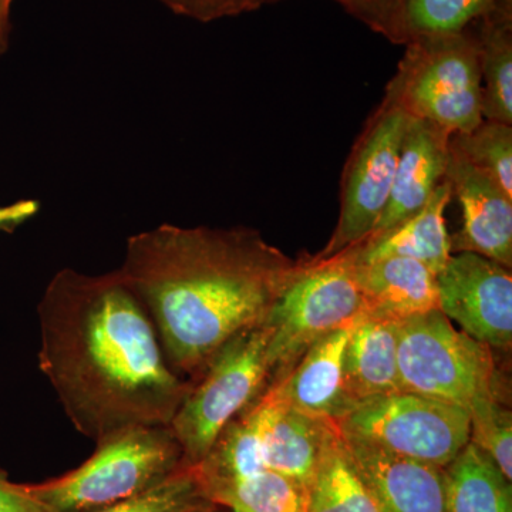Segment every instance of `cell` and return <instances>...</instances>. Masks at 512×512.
<instances>
[{
  "label": "cell",
  "instance_id": "cell-15",
  "mask_svg": "<svg viewBox=\"0 0 512 512\" xmlns=\"http://www.w3.org/2000/svg\"><path fill=\"white\" fill-rule=\"evenodd\" d=\"M355 325L313 343L291 372L268 389L292 409L338 424L353 409L343 383V355Z\"/></svg>",
  "mask_w": 512,
  "mask_h": 512
},
{
  "label": "cell",
  "instance_id": "cell-5",
  "mask_svg": "<svg viewBox=\"0 0 512 512\" xmlns=\"http://www.w3.org/2000/svg\"><path fill=\"white\" fill-rule=\"evenodd\" d=\"M400 392L468 410L504 396L494 350L457 330L440 309L399 322Z\"/></svg>",
  "mask_w": 512,
  "mask_h": 512
},
{
  "label": "cell",
  "instance_id": "cell-18",
  "mask_svg": "<svg viewBox=\"0 0 512 512\" xmlns=\"http://www.w3.org/2000/svg\"><path fill=\"white\" fill-rule=\"evenodd\" d=\"M451 198L453 191L444 180L429 202L409 220L384 234L365 239L355 247L348 248V251L357 262L376 261L390 256L416 259L439 274L453 255L444 218Z\"/></svg>",
  "mask_w": 512,
  "mask_h": 512
},
{
  "label": "cell",
  "instance_id": "cell-21",
  "mask_svg": "<svg viewBox=\"0 0 512 512\" xmlns=\"http://www.w3.org/2000/svg\"><path fill=\"white\" fill-rule=\"evenodd\" d=\"M480 53L483 120L512 126V9L473 26Z\"/></svg>",
  "mask_w": 512,
  "mask_h": 512
},
{
  "label": "cell",
  "instance_id": "cell-11",
  "mask_svg": "<svg viewBox=\"0 0 512 512\" xmlns=\"http://www.w3.org/2000/svg\"><path fill=\"white\" fill-rule=\"evenodd\" d=\"M446 181L460 202L463 227L451 252H474L512 268V197L493 178L450 153Z\"/></svg>",
  "mask_w": 512,
  "mask_h": 512
},
{
  "label": "cell",
  "instance_id": "cell-16",
  "mask_svg": "<svg viewBox=\"0 0 512 512\" xmlns=\"http://www.w3.org/2000/svg\"><path fill=\"white\" fill-rule=\"evenodd\" d=\"M353 264L367 313L400 322L439 309L437 274L416 259L390 256Z\"/></svg>",
  "mask_w": 512,
  "mask_h": 512
},
{
  "label": "cell",
  "instance_id": "cell-26",
  "mask_svg": "<svg viewBox=\"0 0 512 512\" xmlns=\"http://www.w3.org/2000/svg\"><path fill=\"white\" fill-rule=\"evenodd\" d=\"M504 396L490 397L474 404L470 414V441L497 464L512 480V413Z\"/></svg>",
  "mask_w": 512,
  "mask_h": 512
},
{
  "label": "cell",
  "instance_id": "cell-20",
  "mask_svg": "<svg viewBox=\"0 0 512 512\" xmlns=\"http://www.w3.org/2000/svg\"><path fill=\"white\" fill-rule=\"evenodd\" d=\"M446 512H512L511 481L476 444L444 467Z\"/></svg>",
  "mask_w": 512,
  "mask_h": 512
},
{
  "label": "cell",
  "instance_id": "cell-23",
  "mask_svg": "<svg viewBox=\"0 0 512 512\" xmlns=\"http://www.w3.org/2000/svg\"><path fill=\"white\" fill-rule=\"evenodd\" d=\"M207 497L234 512H306L305 491L274 471L220 485Z\"/></svg>",
  "mask_w": 512,
  "mask_h": 512
},
{
  "label": "cell",
  "instance_id": "cell-19",
  "mask_svg": "<svg viewBox=\"0 0 512 512\" xmlns=\"http://www.w3.org/2000/svg\"><path fill=\"white\" fill-rule=\"evenodd\" d=\"M512 9V0H394L380 35L396 45L421 37L466 32L487 16Z\"/></svg>",
  "mask_w": 512,
  "mask_h": 512
},
{
  "label": "cell",
  "instance_id": "cell-1",
  "mask_svg": "<svg viewBox=\"0 0 512 512\" xmlns=\"http://www.w3.org/2000/svg\"><path fill=\"white\" fill-rule=\"evenodd\" d=\"M39 369L74 429L94 441L168 426L191 389L165 359L150 316L117 271L60 269L37 306Z\"/></svg>",
  "mask_w": 512,
  "mask_h": 512
},
{
  "label": "cell",
  "instance_id": "cell-3",
  "mask_svg": "<svg viewBox=\"0 0 512 512\" xmlns=\"http://www.w3.org/2000/svg\"><path fill=\"white\" fill-rule=\"evenodd\" d=\"M185 466L168 426H131L97 440L82 466L29 490L49 512H92L146 493Z\"/></svg>",
  "mask_w": 512,
  "mask_h": 512
},
{
  "label": "cell",
  "instance_id": "cell-33",
  "mask_svg": "<svg viewBox=\"0 0 512 512\" xmlns=\"http://www.w3.org/2000/svg\"><path fill=\"white\" fill-rule=\"evenodd\" d=\"M6 47H8V45H5V43H3L2 40H0V55H2L3 52H5Z\"/></svg>",
  "mask_w": 512,
  "mask_h": 512
},
{
  "label": "cell",
  "instance_id": "cell-12",
  "mask_svg": "<svg viewBox=\"0 0 512 512\" xmlns=\"http://www.w3.org/2000/svg\"><path fill=\"white\" fill-rule=\"evenodd\" d=\"M339 434L350 463L382 512H446L443 467Z\"/></svg>",
  "mask_w": 512,
  "mask_h": 512
},
{
  "label": "cell",
  "instance_id": "cell-6",
  "mask_svg": "<svg viewBox=\"0 0 512 512\" xmlns=\"http://www.w3.org/2000/svg\"><path fill=\"white\" fill-rule=\"evenodd\" d=\"M414 119L450 134L468 133L483 121L480 53L473 28L407 43L386 92Z\"/></svg>",
  "mask_w": 512,
  "mask_h": 512
},
{
  "label": "cell",
  "instance_id": "cell-9",
  "mask_svg": "<svg viewBox=\"0 0 512 512\" xmlns=\"http://www.w3.org/2000/svg\"><path fill=\"white\" fill-rule=\"evenodd\" d=\"M409 119L403 107L384 93L350 151L342 177L339 221L316 259L355 247L372 234L392 191Z\"/></svg>",
  "mask_w": 512,
  "mask_h": 512
},
{
  "label": "cell",
  "instance_id": "cell-4",
  "mask_svg": "<svg viewBox=\"0 0 512 512\" xmlns=\"http://www.w3.org/2000/svg\"><path fill=\"white\" fill-rule=\"evenodd\" d=\"M366 313L349 251L296 261L291 279L264 322L269 330V383L288 375L313 343L355 325Z\"/></svg>",
  "mask_w": 512,
  "mask_h": 512
},
{
  "label": "cell",
  "instance_id": "cell-10",
  "mask_svg": "<svg viewBox=\"0 0 512 512\" xmlns=\"http://www.w3.org/2000/svg\"><path fill=\"white\" fill-rule=\"evenodd\" d=\"M439 309L471 338L495 350L512 345V275L474 252L451 255L437 274Z\"/></svg>",
  "mask_w": 512,
  "mask_h": 512
},
{
  "label": "cell",
  "instance_id": "cell-25",
  "mask_svg": "<svg viewBox=\"0 0 512 512\" xmlns=\"http://www.w3.org/2000/svg\"><path fill=\"white\" fill-rule=\"evenodd\" d=\"M211 503L195 467L185 466L146 493L92 512H197Z\"/></svg>",
  "mask_w": 512,
  "mask_h": 512
},
{
  "label": "cell",
  "instance_id": "cell-17",
  "mask_svg": "<svg viewBox=\"0 0 512 512\" xmlns=\"http://www.w3.org/2000/svg\"><path fill=\"white\" fill-rule=\"evenodd\" d=\"M399 322L366 313L357 320L343 355V383L353 407L400 392Z\"/></svg>",
  "mask_w": 512,
  "mask_h": 512
},
{
  "label": "cell",
  "instance_id": "cell-13",
  "mask_svg": "<svg viewBox=\"0 0 512 512\" xmlns=\"http://www.w3.org/2000/svg\"><path fill=\"white\" fill-rule=\"evenodd\" d=\"M261 416L262 467L308 490L323 450L338 433V424L292 409L266 389L256 399Z\"/></svg>",
  "mask_w": 512,
  "mask_h": 512
},
{
  "label": "cell",
  "instance_id": "cell-27",
  "mask_svg": "<svg viewBox=\"0 0 512 512\" xmlns=\"http://www.w3.org/2000/svg\"><path fill=\"white\" fill-rule=\"evenodd\" d=\"M160 2L175 15L201 23H210L254 12L275 0H160Z\"/></svg>",
  "mask_w": 512,
  "mask_h": 512
},
{
  "label": "cell",
  "instance_id": "cell-22",
  "mask_svg": "<svg viewBox=\"0 0 512 512\" xmlns=\"http://www.w3.org/2000/svg\"><path fill=\"white\" fill-rule=\"evenodd\" d=\"M305 495L306 512H382L350 463L339 427L323 450Z\"/></svg>",
  "mask_w": 512,
  "mask_h": 512
},
{
  "label": "cell",
  "instance_id": "cell-14",
  "mask_svg": "<svg viewBox=\"0 0 512 512\" xmlns=\"http://www.w3.org/2000/svg\"><path fill=\"white\" fill-rule=\"evenodd\" d=\"M451 136L453 134L436 124L410 117L389 200L382 217L367 238L397 227L429 202L437 187L446 180Z\"/></svg>",
  "mask_w": 512,
  "mask_h": 512
},
{
  "label": "cell",
  "instance_id": "cell-31",
  "mask_svg": "<svg viewBox=\"0 0 512 512\" xmlns=\"http://www.w3.org/2000/svg\"><path fill=\"white\" fill-rule=\"evenodd\" d=\"M15 0H0V40L8 45L10 29V10Z\"/></svg>",
  "mask_w": 512,
  "mask_h": 512
},
{
  "label": "cell",
  "instance_id": "cell-2",
  "mask_svg": "<svg viewBox=\"0 0 512 512\" xmlns=\"http://www.w3.org/2000/svg\"><path fill=\"white\" fill-rule=\"evenodd\" d=\"M295 268L256 229L161 224L127 238L119 272L165 359L194 382L225 343L265 322Z\"/></svg>",
  "mask_w": 512,
  "mask_h": 512
},
{
  "label": "cell",
  "instance_id": "cell-32",
  "mask_svg": "<svg viewBox=\"0 0 512 512\" xmlns=\"http://www.w3.org/2000/svg\"><path fill=\"white\" fill-rule=\"evenodd\" d=\"M197 512H234V511L229 510V508L224 507V505L211 503V504H208L207 507H204V508H202V510L197 511Z\"/></svg>",
  "mask_w": 512,
  "mask_h": 512
},
{
  "label": "cell",
  "instance_id": "cell-29",
  "mask_svg": "<svg viewBox=\"0 0 512 512\" xmlns=\"http://www.w3.org/2000/svg\"><path fill=\"white\" fill-rule=\"evenodd\" d=\"M355 18L380 33L394 0H336Z\"/></svg>",
  "mask_w": 512,
  "mask_h": 512
},
{
  "label": "cell",
  "instance_id": "cell-28",
  "mask_svg": "<svg viewBox=\"0 0 512 512\" xmlns=\"http://www.w3.org/2000/svg\"><path fill=\"white\" fill-rule=\"evenodd\" d=\"M0 512H49L30 493L29 484H16L0 467Z\"/></svg>",
  "mask_w": 512,
  "mask_h": 512
},
{
  "label": "cell",
  "instance_id": "cell-7",
  "mask_svg": "<svg viewBox=\"0 0 512 512\" xmlns=\"http://www.w3.org/2000/svg\"><path fill=\"white\" fill-rule=\"evenodd\" d=\"M265 323L239 333L212 357L178 407L168 429L187 466L210 453L225 427L261 396L271 379Z\"/></svg>",
  "mask_w": 512,
  "mask_h": 512
},
{
  "label": "cell",
  "instance_id": "cell-30",
  "mask_svg": "<svg viewBox=\"0 0 512 512\" xmlns=\"http://www.w3.org/2000/svg\"><path fill=\"white\" fill-rule=\"evenodd\" d=\"M40 211L37 200H19L0 205V232L13 231L35 218Z\"/></svg>",
  "mask_w": 512,
  "mask_h": 512
},
{
  "label": "cell",
  "instance_id": "cell-24",
  "mask_svg": "<svg viewBox=\"0 0 512 512\" xmlns=\"http://www.w3.org/2000/svg\"><path fill=\"white\" fill-rule=\"evenodd\" d=\"M450 153L483 171L512 197V126L483 120L468 133L453 134Z\"/></svg>",
  "mask_w": 512,
  "mask_h": 512
},
{
  "label": "cell",
  "instance_id": "cell-8",
  "mask_svg": "<svg viewBox=\"0 0 512 512\" xmlns=\"http://www.w3.org/2000/svg\"><path fill=\"white\" fill-rule=\"evenodd\" d=\"M339 431L390 453L446 467L470 441L463 407L420 394L394 392L357 403Z\"/></svg>",
  "mask_w": 512,
  "mask_h": 512
}]
</instances>
